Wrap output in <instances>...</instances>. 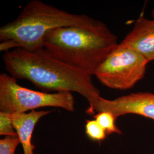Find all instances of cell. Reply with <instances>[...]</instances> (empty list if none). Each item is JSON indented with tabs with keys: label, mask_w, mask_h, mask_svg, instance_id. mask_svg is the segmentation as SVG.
I'll return each instance as SVG.
<instances>
[{
	"label": "cell",
	"mask_w": 154,
	"mask_h": 154,
	"mask_svg": "<svg viewBox=\"0 0 154 154\" xmlns=\"http://www.w3.org/2000/svg\"><path fill=\"white\" fill-rule=\"evenodd\" d=\"M6 70L17 79H26L45 91L75 92L87 99L86 112L94 116V107L101 97L92 75L57 59L44 48H16L4 53Z\"/></svg>",
	"instance_id": "cell-1"
},
{
	"label": "cell",
	"mask_w": 154,
	"mask_h": 154,
	"mask_svg": "<svg viewBox=\"0 0 154 154\" xmlns=\"http://www.w3.org/2000/svg\"><path fill=\"white\" fill-rule=\"evenodd\" d=\"M51 112V111L49 110H33L28 112L11 114L13 125L22 144L23 154H34L35 147L32 142L34 128L42 117Z\"/></svg>",
	"instance_id": "cell-8"
},
{
	"label": "cell",
	"mask_w": 154,
	"mask_h": 154,
	"mask_svg": "<svg viewBox=\"0 0 154 154\" xmlns=\"http://www.w3.org/2000/svg\"><path fill=\"white\" fill-rule=\"evenodd\" d=\"M149 63L137 51L118 44L100 65L94 75L109 88L126 90L144 77Z\"/></svg>",
	"instance_id": "cell-5"
},
{
	"label": "cell",
	"mask_w": 154,
	"mask_h": 154,
	"mask_svg": "<svg viewBox=\"0 0 154 154\" xmlns=\"http://www.w3.org/2000/svg\"><path fill=\"white\" fill-rule=\"evenodd\" d=\"M119 44L137 51L149 62L154 61V20L139 17Z\"/></svg>",
	"instance_id": "cell-7"
},
{
	"label": "cell",
	"mask_w": 154,
	"mask_h": 154,
	"mask_svg": "<svg viewBox=\"0 0 154 154\" xmlns=\"http://www.w3.org/2000/svg\"><path fill=\"white\" fill-rule=\"evenodd\" d=\"M20 141L18 137H6L0 140V154H15Z\"/></svg>",
	"instance_id": "cell-12"
},
{
	"label": "cell",
	"mask_w": 154,
	"mask_h": 154,
	"mask_svg": "<svg viewBox=\"0 0 154 154\" xmlns=\"http://www.w3.org/2000/svg\"><path fill=\"white\" fill-rule=\"evenodd\" d=\"M47 107L73 112L74 96L71 92L50 94L32 90L21 86L17 79L9 74H0V111L13 114Z\"/></svg>",
	"instance_id": "cell-4"
},
{
	"label": "cell",
	"mask_w": 154,
	"mask_h": 154,
	"mask_svg": "<svg viewBox=\"0 0 154 154\" xmlns=\"http://www.w3.org/2000/svg\"><path fill=\"white\" fill-rule=\"evenodd\" d=\"M95 21L86 14H72L39 0H32L16 20L0 28V51L41 49L50 31L62 27L88 26Z\"/></svg>",
	"instance_id": "cell-3"
},
{
	"label": "cell",
	"mask_w": 154,
	"mask_h": 154,
	"mask_svg": "<svg viewBox=\"0 0 154 154\" xmlns=\"http://www.w3.org/2000/svg\"><path fill=\"white\" fill-rule=\"evenodd\" d=\"M0 135L5 137H18L13 125L11 114L1 111H0Z\"/></svg>",
	"instance_id": "cell-11"
},
{
	"label": "cell",
	"mask_w": 154,
	"mask_h": 154,
	"mask_svg": "<svg viewBox=\"0 0 154 154\" xmlns=\"http://www.w3.org/2000/svg\"><path fill=\"white\" fill-rule=\"evenodd\" d=\"M118 43V38L103 22L88 26H67L50 31L44 48L69 66L94 75Z\"/></svg>",
	"instance_id": "cell-2"
},
{
	"label": "cell",
	"mask_w": 154,
	"mask_h": 154,
	"mask_svg": "<svg viewBox=\"0 0 154 154\" xmlns=\"http://www.w3.org/2000/svg\"><path fill=\"white\" fill-rule=\"evenodd\" d=\"M152 16L153 20H154V6L153 7V9H152Z\"/></svg>",
	"instance_id": "cell-13"
},
{
	"label": "cell",
	"mask_w": 154,
	"mask_h": 154,
	"mask_svg": "<svg viewBox=\"0 0 154 154\" xmlns=\"http://www.w3.org/2000/svg\"><path fill=\"white\" fill-rule=\"evenodd\" d=\"M94 110L95 112H110L116 119L127 114H135L154 121V93H132L114 99L100 97Z\"/></svg>",
	"instance_id": "cell-6"
},
{
	"label": "cell",
	"mask_w": 154,
	"mask_h": 154,
	"mask_svg": "<svg viewBox=\"0 0 154 154\" xmlns=\"http://www.w3.org/2000/svg\"><path fill=\"white\" fill-rule=\"evenodd\" d=\"M85 133L90 140L94 142H102L107 136L103 128L95 119L86 120Z\"/></svg>",
	"instance_id": "cell-10"
},
{
	"label": "cell",
	"mask_w": 154,
	"mask_h": 154,
	"mask_svg": "<svg viewBox=\"0 0 154 154\" xmlns=\"http://www.w3.org/2000/svg\"><path fill=\"white\" fill-rule=\"evenodd\" d=\"M93 117L103 128L107 135L113 133L122 134L121 130L116 125V118L111 112L108 111L99 112L93 116Z\"/></svg>",
	"instance_id": "cell-9"
}]
</instances>
